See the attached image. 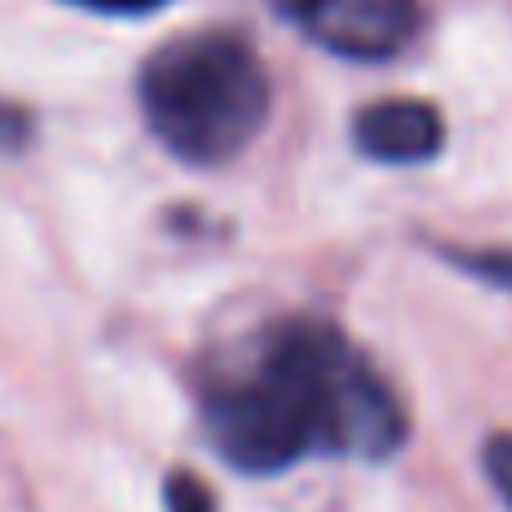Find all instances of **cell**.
Wrapping results in <instances>:
<instances>
[{
    "label": "cell",
    "instance_id": "6da1fadb",
    "mask_svg": "<svg viewBox=\"0 0 512 512\" xmlns=\"http://www.w3.org/2000/svg\"><path fill=\"white\" fill-rule=\"evenodd\" d=\"M204 438L239 473H284L304 458H388L408 418L334 324L284 319L204 383Z\"/></svg>",
    "mask_w": 512,
    "mask_h": 512
},
{
    "label": "cell",
    "instance_id": "7a4b0ae2",
    "mask_svg": "<svg viewBox=\"0 0 512 512\" xmlns=\"http://www.w3.org/2000/svg\"><path fill=\"white\" fill-rule=\"evenodd\" d=\"M140 110L184 165H224L269 120V70L234 30H194L160 45L140 70Z\"/></svg>",
    "mask_w": 512,
    "mask_h": 512
},
{
    "label": "cell",
    "instance_id": "3957f363",
    "mask_svg": "<svg viewBox=\"0 0 512 512\" xmlns=\"http://www.w3.org/2000/svg\"><path fill=\"white\" fill-rule=\"evenodd\" d=\"M274 10L343 60H388L418 35V0H274Z\"/></svg>",
    "mask_w": 512,
    "mask_h": 512
},
{
    "label": "cell",
    "instance_id": "277c9868",
    "mask_svg": "<svg viewBox=\"0 0 512 512\" xmlns=\"http://www.w3.org/2000/svg\"><path fill=\"white\" fill-rule=\"evenodd\" d=\"M353 145L378 165H423L443 150V115L428 100H378L353 115Z\"/></svg>",
    "mask_w": 512,
    "mask_h": 512
},
{
    "label": "cell",
    "instance_id": "5b68a950",
    "mask_svg": "<svg viewBox=\"0 0 512 512\" xmlns=\"http://www.w3.org/2000/svg\"><path fill=\"white\" fill-rule=\"evenodd\" d=\"M448 259L458 269H468V274H478V279H488V284L512 294V249H448Z\"/></svg>",
    "mask_w": 512,
    "mask_h": 512
},
{
    "label": "cell",
    "instance_id": "8992f818",
    "mask_svg": "<svg viewBox=\"0 0 512 512\" xmlns=\"http://www.w3.org/2000/svg\"><path fill=\"white\" fill-rule=\"evenodd\" d=\"M483 473H488V483L498 488V498H503L512 512V433L488 438V448H483Z\"/></svg>",
    "mask_w": 512,
    "mask_h": 512
},
{
    "label": "cell",
    "instance_id": "52a82bcc",
    "mask_svg": "<svg viewBox=\"0 0 512 512\" xmlns=\"http://www.w3.org/2000/svg\"><path fill=\"white\" fill-rule=\"evenodd\" d=\"M165 498H170V512H214V498L189 473H174L170 483H165Z\"/></svg>",
    "mask_w": 512,
    "mask_h": 512
},
{
    "label": "cell",
    "instance_id": "ba28073f",
    "mask_svg": "<svg viewBox=\"0 0 512 512\" xmlns=\"http://www.w3.org/2000/svg\"><path fill=\"white\" fill-rule=\"evenodd\" d=\"M25 140H30V115L0 95V150H25Z\"/></svg>",
    "mask_w": 512,
    "mask_h": 512
},
{
    "label": "cell",
    "instance_id": "9c48e42d",
    "mask_svg": "<svg viewBox=\"0 0 512 512\" xmlns=\"http://www.w3.org/2000/svg\"><path fill=\"white\" fill-rule=\"evenodd\" d=\"M70 5H85V10H100V15H150L165 0H70Z\"/></svg>",
    "mask_w": 512,
    "mask_h": 512
}]
</instances>
